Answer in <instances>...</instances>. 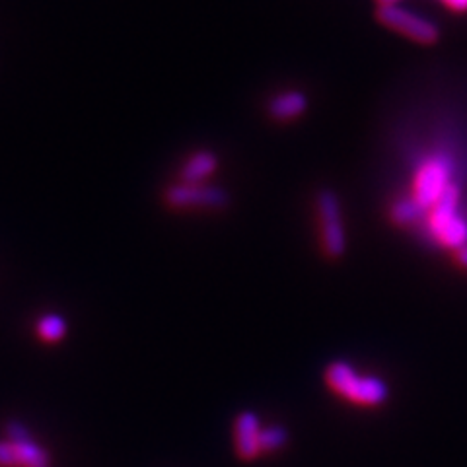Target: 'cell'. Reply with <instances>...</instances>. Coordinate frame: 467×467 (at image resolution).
Segmentation results:
<instances>
[{"label":"cell","instance_id":"cell-1","mask_svg":"<svg viewBox=\"0 0 467 467\" xmlns=\"http://www.w3.org/2000/svg\"><path fill=\"white\" fill-rule=\"evenodd\" d=\"M326 384L355 405L378 407L389 398V388L382 378L358 374L345 360H335L329 364L326 368Z\"/></svg>","mask_w":467,"mask_h":467},{"label":"cell","instance_id":"cell-2","mask_svg":"<svg viewBox=\"0 0 467 467\" xmlns=\"http://www.w3.org/2000/svg\"><path fill=\"white\" fill-rule=\"evenodd\" d=\"M316 213L319 223V236L324 252L331 259H339L347 252V230L341 213V201L331 189H324L316 197Z\"/></svg>","mask_w":467,"mask_h":467},{"label":"cell","instance_id":"cell-3","mask_svg":"<svg viewBox=\"0 0 467 467\" xmlns=\"http://www.w3.org/2000/svg\"><path fill=\"white\" fill-rule=\"evenodd\" d=\"M451 185V166L444 156H431L422 162L413 178L411 199L429 213Z\"/></svg>","mask_w":467,"mask_h":467},{"label":"cell","instance_id":"cell-4","mask_svg":"<svg viewBox=\"0 0 467 467\" xmlns=\"http://www.w3.org/2000/svg\"><path fill=\"white\" fill-rule=\"evenodd\" d=\"M166 202L180 211H221L230 204L226 189L213 183H175L168 187Z\"/></svg>","mask_w":467,"mask_h":467},{"label":"cell","instance_id":"cell-5","mask_svg":"<svg viewBox=\"0 0 467 467\" xmlns=\"http://www.w3.org/2000/svg\"><path fill=\"white\" fill-rule=\"evenodd\" d=\"M378 20L386 27L393 29L409 39H413L422 46H431L438 39V27L420 14L409 10L401 5H389L378 8Z\"/></svg>","mask_w":467,"mask_h":467},{"label":"cell","instance_id":"cell-6","mask_svg":"<svg viewBox=\"0 0 467 467\" xmlns=\"http://www.w3.org/2000/svg\"><path fill=\"white\" fill-rule=\"evenodd\" d=\"M0 467H49V454L34 438L22 442L0 441Z\"/></svg>","mask_w":467,"mask_h":467},{"label":"cell","instance_id":"cell-7","mask_svg":"<svg viewBox=\"0 0 467 467\" xmlns=\"http://www.w3.org/2000/svg\"><path fill=\"white\" fill-rule=\"evenodd\" d=\"M261 431V419L254 411H242L234 420V446L242 460H255L263 454L259 444Z\"/></svg>","mask_w":467,"mask_h":467},{"label":"cell","instance_id":"cell-8","mask_svg":"<svg viewBox=\"0 0 467 467\" xmlns=\"http://www.w3.org/2000/svg\"><path fill=\"white\" fill-rule=\"evenodd\" d=\"M267 109L275 121H281V123L295 121L306 113V109H308V98H306V94L300 90H286V92L276 94L269 101Z\"/></svg>","mask_w":467,"mask_h":467},{"label":"cell","instance_id":"cell-9","mask_svg":"<svg viewBox=\"0 0 467 467\" xmlns=\"http://www.w3.org/2000/svg\"><path fill=\"white\" fill-rule=\"evenodd\" d=\"M218 156L213 150H197L189 156L182 166L183 183H207L211 175L218 170Z\"/></svg>","mask_w":467,"mask_h":467},{"label":"cell","instance_id":"cell-10","mask_svg":"<svg viewBox=\"0 0 467 467\" xmlns=\"http://www.w3.org/2000/svg\"><path fill=\"white\" fill-rule=\"evenodd\" d=\"M432 236L438 240V244H442L448 250H460V247L467 245V221L458 214L456 218H451L450 223H446L441 230H436Z\"/></svg>","mask_w":467,"mask_h":467},{"label":"cell","instance_id":"cell-11","mask_svg":"<svg viewBox=\"0 0 467 467\" xmlns=\"http://www.w3.org/2000/svg\"><path fill=\"white\" fill-rule=\"evenodd\" d=\"M37 335L46 343H58L67 337V319L58 314H46L37 319Z\"/></svg>","mask_w":467,"mask_h":467},{"label":"cell","instance_id":"cell-12","mask_svg":"<svg viewBox=\"0 0 467 467\" xmlns=\"http://www.w3.org/2000/svg\"><path fill=\"white\" fill-rule=\"evenodd\" d=\"M422 214H425V211H422L411 197H405V199L396 201V202L391 204V211H389L391 221L396 223L398 226L415 224V223L420 221Z\"/></svg>","mask_w":467,"mask_h":467},{"label":"cell","instance_id":"cell-13","mask_svg":"<svg viewBox=\"0 0 467 467\" xmlns=\"http://www.w3.org/2000/svg\"><path fill=\"white\" fill-rule=\"evenodd\" d=\"M288 441H290V434L281 425H269L261 431V436H259L263 454H271V451L283 450L288 444Z\"/></svg>","mask_w":467,"mask_h":467},{"label":"cell","instance_id":"cell-14","mask_svg":"<svg viewBox=\"0 0 467 467\" xmlns=\"http://www.w3.org/2000/svg\"><path fill=\"white\" fill-rule=\"evenodd\" d=\"M5 432L8 436L6 441H12V442H22V441H27V438H32V434H29V431L20 420H10L6 429H5Z\"/></svg>","mask_w":467,"mask_h":467},{"label":"cell","instance_id":"cell-15","mask_svg":"<svg viewBox=\"0 0 467 467\" xmlns=\"http://www.w3.org/2000/svg\"><path fill=\"white\" fill-rule=\"evenodd\" d=\"M442 3H444L448 8L456 10V12H465V10H467V0H442Z\"/></svg>","mask_w":467,"mask_h":467},{"label":"cell","instance_id":"cell-16","mask_svg":"<svg viewBox=\"0 0 467 467\" xmlns=\"http://www.w3.org/2000/svg\"><path fill=\"white\" fill-rule=\"evenodd\" d=\"M456 257H458V261H460V265L467 269V245L460 247V250L456 252Z\"/></svg>","mask_w":467,"mask_h":467},{"label":"cell","instance_id":"cell-17","mask_svg":"<svg viewBox=\"0 0 467 467\" xmlns=\"http://www.w3.org/2000/svg\"><path fill=\"white\" fill-rule=\"evenodd\" d=\"M401 0H378L379 6H389V5H400Z\"/></svg>","mask_w":467,"mask_h":467}]
</instances>
